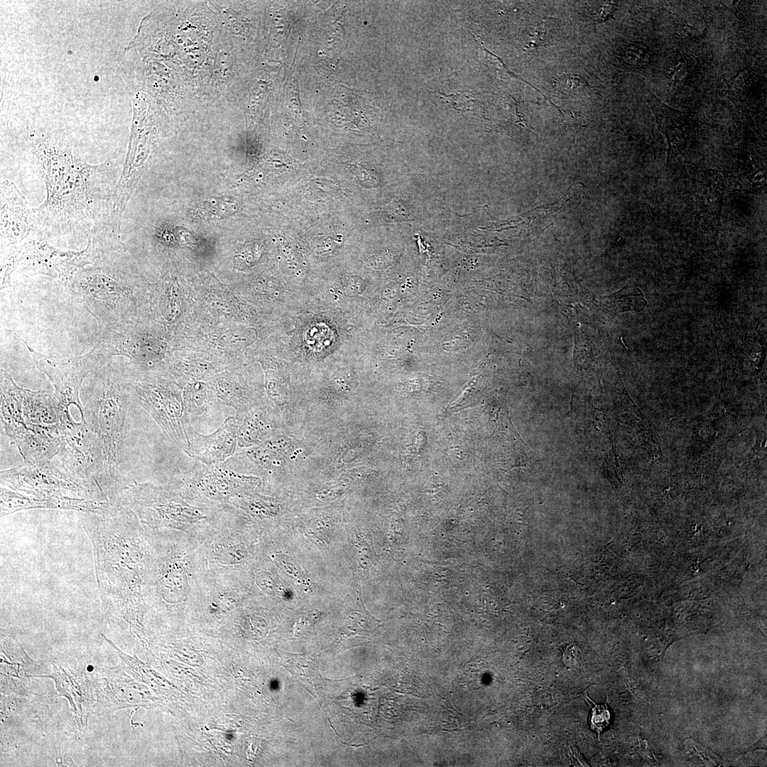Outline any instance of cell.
<instances>
[{"instance_id":"obj_1","label":"cell","mask_w":767,"mask_h":767,"mask_svg":"<svg viewBox=\"0 0 767 767\" xmlns=\"http://www.w3.org/2000/svg\"><path fill=\"white\" fill-rule=\"evenodd\" d=\"M29 143L47 192L44 202L31 209L35 231L45 239L115 232L111 160L89 164L60 138L40 132L31 133Z\"/></svg>"},{"instance_id":"obj_2","label":"cell","mask_w":767,"mask_h":767,"mask_svg":"<svg viewBox=\"0 0 767 767\" xmlns=\"http://www.w3.org/2000/svg\"><path fill=\"white\" fill-rule=\"evenodd\" d=\"M129 393L127 381L111 358L86 378L80 391L84 420L102 447L106 493L111 501L119 495Z\"/></svg>"},{"instance_id":"obj_3","label":"cell","mask_w":767,"mask_h":767,"mask_svg":"<svg viewBox=\"0 0 767 767\" xmlns=\"http://www.w3.org/2000/svg\"><path fill=\"white\" fill-rule=\"evenodd\" d=\"M67 288L95 318L102 332L125 325L134 305L133 288L112 254L78 271Z\"/></svg>"},{"instance_id":"obj_4","label":"cell","mask_w":767,"mask_h":767,"mask_svg":"<svg viewBox=\"0 0 767 767\" xmlns=\"http://www.w3.org/2000/svg\"><path fill=\"white\" fill-rule=\"evenodd\" d=\"M111 234L90 235L81 251H61L34 229L18 246L16 270L27 276L45 275L67 287L78 271L112 254Z\"/></svg>"},{"instance_id":"obj_5","label":"cell","mask_w":767,"mask_h":767,"mask_svg":"<svg viewBox=\"0 0 767 767\" xmlns=\"http://www.w3.org/2000/svg\"><path fill=\"white\" fill-rule=\"evenodd\" d=\"M59 429L61 447L56 456L58 462L74 478L108 499L105 461L97 437L85 422L77 423L70 415L60 417Z\"/></svg>"},{"instance_id":"obj_6","label":"cell","mask_w":767,"mask_h":767,"mask_svg":"<svg viewBox=\"0 0 767 767\" xmlns=\"http://www.w3.org/2000/svg\"><path fill=\"white\" fill-rule=\"evenodd\" d=\"M127 383L136 401L150 413L165 435L185 451L194 431L183 396L165 379L152 374Z\"/></svg>"},{"instance_id":"obj_7","label":"cell","mask_w":767,"mask_h":767,"mask_svg":"<svg viewBox=\"0 0 767 767\" xmlns=\"http://www.w3.org/2000/svg\"><path fill=\"white\" fill-rule=\"evenodd\" d=\"M39 371L49 378L55 388V396L58 401L60 416L70 414L71 405L75 406L84 421V407L80 399V391L86 378L101 368L111 358L98 342L89 352L76 357H53L34 351L25 342Z\"/></svg>"},{"instance_id":"obj_8","label":"cell","mask_w":767,"mask_h":767,"mask_svg":"<svg viewBox=\"0 0 767 767\" xmlns=\"http://www.w3.org/2000/svg\"><path fill=\"white\" fill-rule=\"evenodd\" d=\"M1 486L27 494L67 492L108 501L103 494L74 478L53 459L35 464L23 462L1 471Z\"/></svg>"},{"instance_id":"obj_9","label":"cell","mask_w":767,"mask_h":767,"mask_svg":"<svg viewBox=\"0 0 767 767\" xmlns=\"http://www.w3.org/2000/svg\"><path fill=\"white\" fill-rule=\"evenodd\" d=\"M236 456L214 464H205L197 461L185 472V479L195 491L202 496L217 501H225L233 496L243 494L256 486L259 478L248 476L240 469Z\"/></svg>"},{"instance_id":"obj_10","label":"cell","mask_w":767,"mask_h":767,"mask_svg":"<svg viewBox=\"0 0 767 767\" xmlns=\"http://www.w3.org/2000/svg\"><path fill=\"white\" fill-rule=\"evenodd\" d=\"M102 334L99 342L109 357L126 356L148 371L164 357V342L152 333L129 331L122 325Z\"/></svg>"},{"instance_id":"obj_11","label":"cell","mask_w":767,"mask_h":767,"mask_svg":"<svg viewBox=\"0 0 767 767\" xmlns=\"http://www.w3.org/2000/svg\"><path fill=\"white\" fill-rule=\"evenodd\" d=\"M104 507V502L102 501L67 492L27 494L1 487V516L33 508H64L97 513Z\"/></svg>"},{"instance_id":"obj_12","label":"cell","mask_w":767,"mask_h":767,"mask_svg":"<svg viewBox=\"0 0 767 767\" xmlns=\"http://www.w3.org/2000/svg\"><path fill=\"white\" fill-rule=\"evenodd\" d=\"M34 229L31 209L15 185L4 180L1 186V248L21 244Z\"/></svg>"},{"instance_id":"obj_13","label":"cell","mask_w":767,"mask_h":767,"mask_svg":"<svg viewBox=\"0 0 767 767\" xmlns=\"http://www.w3.org/2000/svg\"><path fill=\"white\" fill-rule=\"evenodd\" d=\"M236 418L229 417L211 434L202 435L194 431L184 452L205 464L223 462L236 452Z\"/></svg>"},{"instance_id":"obj_14","label":"cell","mask_w":767,"mask_h":767,"mask_svg":"<svg viewBox=\"0 0 767 767\" xmlns=\"http://www.w3.org/2000/svg\"><path fill=\"white\" fill-rule=\"evenodd\" d=\"M13 442L25 463H40L51 460L60 450L59 423L50 425H30Z\"/></svg>"},{"instance_id":"obj_15","label":"cell","mask_w":767,"mask_h":767,"mask_svg":"<svg viewBox=\"0 0 767 767\" xmlns=\"http://www.w3.org/2000/svg\"><path fill=\"white\" fill-rule=\"evenodd\" d=\"M1 423L11 442L27 429L23 412L25 388L18 386L11 375L1 369Z\"/></svg>"},{"instance_id":"obj_16","label":"cell","mask_w":767,"mask_h":767,"mask_svg":"<svg viewBox=\"0 0 767 767\" xmlns=\"http://www.w3.org/2000/svg\"><path fill=\"white\" fill-rule=\"evenodd\" d=\"M648 102L659 129L666 137L669 153L679 150L686 143L690 131V116L666 105L653 93H650Z\"/></svg>"},{"instance_id":"obj_17","label":"cell","mask_w":767,"mask_h":767,"mask_svg":"<svg viewBox=\"0 0 767 767\" xmlns=\"http://www.w3.org/2000/svg\"><path fill=\"white\" fill-rule=\"evenodd\" d=\"M23 418L27 425H50L60 422V410L58 399L44 391L25 388L23 401Z\"/></svg>"},{"instance_id":"obj_18","label":"cell","mask_w":767,"mask_h":767,"mask_svg":"<svg viewBox=\"0 0 767 767\" xmlns=\"http://www.w3.org/2000/svg\"><path fill=\"white\" fill-rule=\"evenodd\" d=\"M236 421V440L240 447L261 445L271 437V426L263 414L247 413Z\"/></svg>"},{"instance_id":"obj_19","label":"cell","mask_w":767,"mask_h":767,"mask_svg":"<svg viewBox=\"0 0 767 767\" xmlns=\"http://www.w3.org/2000/svg\"><path fill=\"white\" fill-rule=\"evenodd\" d=\"M183 401L189 415H200L205 413L210 406L208 389L205 383L193 382L185 386Z\"/></svg>"},{"instance_id":"obj_20","label":"cell","mask_w":767,"mask_h":767,"mask_svg":"<svg viewBox=\"0 0 767 767\" xmlns=\"http://www.w3.org/2000/svg\"><path fill=\"white\" fill-rule=\"evenodd\" d=\"M696 61L690 56L678 54L668 67V76L673 85H684L696 74Z\"/></svg>"},{"instance_id":"obj_21","label":"cell","mask_w":767,"mask_h":767,"mask_svg":"<svg viewBox=\"0 0 767 767\" xmlns=\"http://www.w3.org/2000/svg\"><path fill=\"white\" fill-rule=\"evenodd\" d=\"M652 52L647 45L636 42L628 45L621 53L624 64L635 69H644L652 60Z\"/></svg>"},{"instance_id":"obj_22","label":"cell","mask_w":767,"mask_h":767,"mask_svg":"<svg viewBox=\"0 0 767 767\" xmlns=\"http://www.w3.org/2000/svg\"><path fill=\"white\" fill-rule=\"evenodd\" d=\"M553 86L557 92L568 95H577L585 92L589 87L587 80L575 73L563 74L555 77Z\"/></svg>"},{"instance_id":"obj_23","label":"cell","mask_w":767,"mask_h":767,"mask_svg":"<svg viewBox=\"0 0 767 767\" xmlns=\"http://www.w3.org/2000/svg\"><path fill=\"white\" fill-rule=\"evenodd\" d=\"M584 697L587 698L585 700L591 707V714L589 719L590 728L592 730L596 731L599 737L600 733L609 724V711L606 705H599L595 704L586 692L584 693Z\"/></svg>"},{"instance_id":"obj_24","label":"cell","mask_w":767,"mask_h":767,"mask_svg":"<svg viewBox=\"0 0 767 767\" xmlns=\"http://www.w3.org/2000/svg\"><path fill=\"white\" fill-rule=\"evenodd\" d=\"M293 662H288L290 670L298 675L302 680L310 685H313L314 679L317 678V670L315 663L302 658H295Z\"/></svg>"},{"instance_id":"obj_25","label":"cell","mask_w":767,"mask_h":767,"mask_svg":"<svg viewBox=\"0 0 767 767\" xmlns=\"http://www.w3.org/2000/svg\"><path fill=\"white\" fill-rule=\"evenodd\" d=\"M246 341L245 330L240 328L231 329L220 338L221 343L229 348L241 347Z\"/></svg>"},{"instance_id":"obj_26","label":"cell","mask_w":767,"mask_h":767,"mask_svg":"<svg viewBox=\"0 0 767 767\" xmlns=\"http://www.w3.org/2000/svg\"><path fill=\"white\" fill-rule=\"evenodd\" d=\"M275 559L278 563L277 565L283 569V570H285L288 574L293 575L295 578H302L304 577L300 566L290 557L284 555H278Z\"/></svg>"},{"instance_id":"obj_27","label":"cell","mask_w":767,"mask_h":767,"mask_svg":"<svg viewBox=\"0 0 767 767\" xmlns=\"http://www.w3.org/2000/svg\"><path fill=\"white\" fill-rule=\"evenodd\" d=\"M322 613L318 611H310L302 615L294 625V633L303 634L317 620Z\"/></svg>"},{"instance_id":"obj_28","label":"cell","mask_w":767,"mask_h":767,"mask_svg":"<svg viewBox=\"0 0 767 767\" xmlns=\"http://www.w3.org/2000/svg\"><path fill=\"white\" fill-rule=\"evenodd\" d=\"M615 10V4L611 2H602L594 12V19L597 23L604 22L609 18H614L613 14Z\"/></svg>"},{"instance_id":"obj_29","label":"cell","mask_w":767,"mask_h":767,"mask_svg":"<svg viewBox=\"0 0 767 767\" xmlns=\"http://www.w3.org/2000/svg\"><path fill=\"white\" fill-rule=\"evenodd\" d=\"M564 121L570 129H579L584 122L582 114L577 111H568L565 112Z\"/></svg>"}]
</instances>
